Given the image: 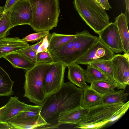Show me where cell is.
Returning <instances> with one entry per match:
<instances>
[{"mask_svg": "<svg viewBox=\"0 0 129 129\" xmlns=\"http://www.w3.org/2000/svg\"><path fill=\"white\" fill-rule=\"evenodd\" d=\"M13 27L10 18V11L4 12L0 18V39L6 37Z\"/></svg>", "mask_w": 129, "mask_h": 129, "instance_id": "26", "label": "cell"}, {"mask_svg": "<svg viewBox=\"0 0 129 129\" xmlns=\"http://www.w3.org/2000/svg\"><path fill=\"white\" fill-rule=\"evenodd\" d=\"M128 93L124 89L115 90L112 92L102 95L101 103L113 104L124 103L128 100Z\"/></svg>", "mask_w": 129, "mask_h": 129, "instance_id": "21", "label": "cell"}, {"mask_svg": "<svg viewBox=\"0 0 129 129\" xmlns=\"http://www.w3.org/2000/svg\"><path fill=\"white\" fill-rule=\"evenodd\" d=\"M126 6V11L125 14L127 23L129 22V0H125Z\"/></svg>", "mask_w": 129, "mask_h": 129, "instance_id": "37", "label": "cell"}, {"mask_svg": "<svg viewBox=\"0 0 129 129\" xmlns=\"http://www.w3.org/2000/svg\"><path fill=\"white\" fill-rule=\"evenodd\" d=\"M28 1L33 15L30 25L34 31H49L56 27L60 12L59 0Z\"/></svg>", "mask_w": 129, "mask_h": 129, "instance_id": "3", "label": "cell"}, {"mask_svg": "<svg viewBox=\"0 0 129 129\" xmlns=\"http://www.w3.org/2000/svg\"><path fill=\"white\" fill-rule=\"evenodd\" d=\"M54 62L48 49L37 53L36 64L41 63H51Z\"/></svg>", "mask_w": 129, "mask_h": 129, "instance_id": "28", "label": "cell"}, {"mask_svg": "<svg viewBox=\"0 0 129 129\" xmlns=\"http://www.w3.org/2000/svg\"><path fill=\"white\" fill-rule=\"evenodd\" d=\"M75 37L67 43L50 51L54 62H60L67 67L76 62L96 42L98 37L87 30L77 32Z\"/></svg>", "mask_w": 129, "mask_h": 129, "instance_id": "2", "label": "cell"}, {"mask_svg": "<svg viewBox=\"0 0 129 129\" xmlns=\"http://www.w3.org/2000/svg\"><path fill=\"white\" fill-rule=\"evenodd\" d=\"M129 107V101L125 103L113 116L109 122H112L119 119L127 111Z\"/></svg>", "mask_w": 129, "mask_h": 129, "instance_id": "29", "label": "cell"}, {"mask_svg": "<svg viewBox=\"0 0 129 129\" xmlns=\"http://www.w3.org/2000/svg\"><path fill=\"white\" fill-rule=\"evenodd\" d=\"M10 18L13 27L22 25H30L33 15L29 1L19 0L10 11Z\"/></svg>", "mask_w": 129, "mask_h": 129, "instance_id": "9", "label": "cell"}, {"mask_svg": "<svg viewBox=\"0 0 129 129\" xmlns=\"http://www.w3.org/2000/svg\"><path fill=\"white\" fill-rule=\"evenodd\" d=\"M98 93L103 95L114 91L115 87L108 81L100 80L94 81L90 86Z\"/></svg>", "mask_w": 129, "mask_h": 129, "instance_id": "25", "label": "cell"}, {"mask_svg": "<svg viewBox=\"0 0 129 129\" xmlns=\"http://www.w3.org/2000/svg\"><path fill=\"white\" fill-rule=\"evenodd\" d=\"M5 109L1 121L7 122L8 120L19 113L29 108L31 105L20 101L16 96L11 97L5 105Z\"/></svg>", "mask_w": 129, "mask_h": 129, "instance_id": "14", "label": "cell"}, {"mask_svg": "<svg viewBox=\"0 0 129 129\" xmlns=\"http://www.w3.org/2000/svg\"><path fill=\"white\" fill-rule=\"evenodd\" d=\"M66 66L60 62L50 64L44 75L43 80L44 92L46 97L59 89L64 83Z\"/></svg>", "mask_w": 129, "mask_h": 129, "instance_id": "7", "label": "cell"}, {"mask_svg": "<svg viewBox=\"0 0 129 129\" xmlns=\"http://www.w3.org/2000/svg\"><path fill=\"white\" fill-rule=\"evenodd\" d=\"M124 103L113 104H101L90 108L87 115L76 125L74 127L76 128L80 126L107 121H109L110 119Z\"/></svg>", "mask_w": 129, "mask_h": 129, "instance_id": "6", "label": "cell"}, {"mask_svg": "<svg viewBox=\"0 0 129 129\" xmlns=\"http://www.w3.org/2000/svg\"><path fill=\"white\" fill-rule=\"evenodd\" d=\"M0 129H13L7 122L0 121Z\"/></svg>", "mask_w": 129, "mask_h": 129, "instance_id": "36", "label": "cell"}, {"mask_svg": "<svg viewBox=\"0 0 129 129\" xmlns=\"http://www.w3.org/2000/svg\"><path fill=\"white\" fill-rule=\"evenodd\" d=\"M44 39V38H42L41 40L33 45L30 46L31 48L34 51L37 52L38 48L42 44Z\"/></svg>", "mask_w": 129, "mask_h": 129, "instance_id": "35", "label": "cell"}, {"mask_svg": "<svg viewBox=\"0 0 129 129\" xmlns=\"http://www.w3.org/2000/svg\"><path fill=\"white\" fill-rule=\"evenodd\" d=\"M29 45L18 37H6L0 39V58L12 53L17 52Z\"/></svg>", "mask_w": 129, "mask_h": 129, "instance_id": "13", "label": "cell"}, {"mask_svg": "<svg viewBox=\"0 0 129 129\" xmlns=\"http://www.w3.org/2000/svg\"><path fill=\"white\" fill-rule=\"evenodd\" d=\"M83 89L70 82L64 83L60 88L47 96L41 106L40 114L48 124L45 129L58 128L61 113L81 106Z\"/></svg>", "mask_w": 129, "mask_h": 129, "instance_id": "1", "label": "cell"}, {"mask_svg": "<svg viewBox=\"0 0 129 129\" xmlns=\"http://www.w3.org/2000/svg\"><path fill=\"white\" fill-rule=\"evenodd\" d=\"M4 12V7H1L0 6V18L2 16Z\"/></svg>", "mask_w": 129, "mask_h": 129, "instance_id": "39", "label": "cell"}, {"mask_svg": "<svg viewBox=\"0 0 129 129\" xmlns=\"http://www.w3.org/2000/svg\"><path fill=\"white\" fill-rule=\"evenodd\" d=\"M114 23L118 28L122 43L123 52L129 53V33L125 13L121 12L116 17Z\"/></svg>", "mask_w": 129, "mask_h": 129, "instance_id": "17", "label": "cell"}, {"mask_svg": "<svg viewBox=\"0 0 129 129\" xmlns=\"http://www.w3.org/2000/svg\"><path fill=\"white\" fill-rule=\"evenodd\" d=\"M115 55L114 53L98 38L96 42L76 63L89 64L94 62L110 60Z\"/></svg>", "mask_w": 129, "mask_h": 129, "instance_id": "8", "label": "cell"}, {"mask_svg": "<svg viewBox=\"0 0 129 129\" xmlns=\"http://www.w3.org/2000/svg\"><path fill=\"white\" fill-rule=\"evenodd\" d=\"M74 7L82 19L99 34L110 23L105 10L95 0H74Z\"/></svg>", "mask_w": 129, "mask_h": 129, "instance_id": "4", "label": "cell"}, {"mask_svg": "<svg viewBox=\"0 0 129 129\" xmlns=\"http://www.w3.org/2000/svg\"><path fill=\"white\" fill-rule=\"evenodd\" d=\"M51 34H49L44 38L43 42L38 48L37 51V54L38 53L43 52L48 49L49 41Z\"/></svg>", "mask_w": 129, "mask_h": 129, "instance_id": "32", "label": "cell"}, {"mask_svg": "<svg viewBox=\"0 0 129 129\" xmlns=\"http://www.w3.org/2000/svg\"><path fill=\"white\" fill-rule=\"evenodd\" d=\"M76 36L75 34L64 35L53 33L49 40L48 50L50 52L72 40Z\"/></svg>", "mask_w": 129, "mask_h": 129, "instance_id": "23", "label": "cell"}, {"mask_svg": "<svg viewBox=\"0 0 129 129\" xmlns=\"http://www.w3.org/2000/svg\"><path fill=\"white\" fill-rule=\"evenodd\" d=\"M87 65V69L84 71L86 82L91 84L94 81L104 80L113 84L107 76L101 71L90 64Z\"/></svg>", "mask_w": 129, "mask_h": 129, "instance_id": "24", "label": "cell"}, {"mask_svg": "<svg viewBox=\"0 0 129 129\" xmlns=\"http://www.w3.org/2000/svg\"><path fill=\"white\" fill-rule=\"evenodd\" d=\"M109 122V121H107L89 124L85 125L79 126L76 128L81 129H99L103 127Z\"/></svg>", "mask_w": 129, "mask_h": 129, "instance_id": "31", "label": "cell"}, {"mask_svg": "<svg viewBox=\"0 0 129 129\" xmlns=\"http://www.w3.org/2000/svg\"><path fill=\"white\" fill-rule=\"evenodd\" d=\"M5 108L6 106L5 105L0 108V121L1 118L4 112Z\"/></svg>", "mask_w": 129, "mask_h": 129, "instance_id": "38", "label": "cell"}, {"mask_svg": "<svg viewBox=\"0 0 129 129\" xmlns=\"http://www.w3.org/2000/svg\"><path fill=\"white\" fill-rule=\"evenodd\" d=\"M17 52L23 54L31 61L36 63L37 54L36 52L31 48L30 46Z\"/></svg>", "mask_w": 129, "mask_h": 129, "instance_id": "30", "label": "cell"}, {"mask_svg": "<svg viewBox=\"0 0 129 129\" xmlns=\"http://www.w3.org/2000/svg\"><path fill=\"white\" fill-rule=\"evenodd\" d=\"M95 0L97 2H98L100 5H101L102 6L100 0Z\"/></svg>", "mask_w": 129, "mask_h": 129, "instance_id": "40", "label": "cell"}, {"mask_svg": "<svg viewBox=\"0 0 129 129\" xmlns=\"http://www.w3.org/2000/svg\"><path fill=\"white\" fill-rule=\"evenodd\" d=\"M49 34V31H39L37 33L30 34L22 40L27 43L29 42L33 43L41 39Z\"/></svg>", "mask_w": 129, "mask_h": 129, "instance_id": "27", "label": "cell"}, {"mask_svg": "<svg viewBox=\"0 0 129 129\" xmlns=\"http://www.w3.org/2000/svg\"><path fill=\"white\" fill-rule=\"evenodd\" d=\"M89 64L98 69L107 76L115 88L125 89L117 81L115 78L111 60L94 62Z\"/></svg>", "mask_w": 129, "mask_h": 129, "instance_id": "20", "label": "cell"}, {"mask_svg": "<svg viewBox=\"0 0 129 129\" xmlns=\"http://www.w3.org/2000/svg\"><path fill=\"white\" fill-rule=\"evenodd\" d=\"M25 0V1H28V0Z\"/></svg>", "mask_w": 129, "mask_h": 129, "instance_id": "41", "label": "cell"}, {"mask_svg": "<svg viewBox=\"0 0 129 129\" xmlns=\"http://www.w3.org/2000/svg\"><path fill=\"white\" fill-rule=\"evenodd\" d=\"M129 53L115 54L111 59L115 78L125 89L129 85Z\"/></svg>", "mask_w": 129, "mask_h": 129, "instance_id": "11", "label": "cell"}, {"mask_svg": "<svg viewBox=\"0 0 129 129\" xmlns=\"http://www.w3.org/2000/svg\"><path fill=\"white\" fill-rule=\"evenodd\" d=\"M20 0H6L4 7V12L10 11Z\"/></svg>", "mask_w": 129, "mask_h": 129, "instance_id": "33", "label": "cell"}, {"mask_svg": "<svg viewBox=\"0 0 129 129\" xmlns=\"http://www.w3.org/2000/svg\"><path fill=\"white\" fill-rule=\"evenodd\" d=\"M7 122L13 129H45L48 125L40 114L34 117L14 116Z\"/></svg>", "mask_w": 129, "mask_h": 129, "instance_id": "12", "label": "cell"}, {"mask_svg": "<svg viewBox=\"0 0 129 129\" xmlns=\"http://www.w3.org/2000/svg\"><path fill=\"white\" fill-rule=\"evenodd\" d=\"M4 58L8 61L14 67L23 69L26 71L29 70L36 64L24 55L18 52L11 53Z\"/></svg>", "mask_w": 129, "mask_h": 129, "instance_id": "18", "label": "cell"}, {"mask_svg": "<svg viewBox=\"0 0 129 129\" xmlns=\"http://www.w3.org/2000/svg\"><path fill=\"white\" fill-rule=\"evenodd\" d=\"M100 1L102 6L105 10L108 11L112 8L108 0H100Z\"/></svg>", "mask_w": 129, "mask_h": 129, "instance_id": "34", "label": "cell"}, {"mask_svg": "<svg viewBox=\"0 0 129 129\" xmlns=\"http://www.w3.org/2000/svg\"><path fill=\"white\" fill-rule=\"evenodd\" d=\"M14 82L9 74L0 66V96H8L13 95L12 88Z\"/></svg>", "mask_w": 129, "mask_h": 129, "instance_id": "22", "label": "cell"}, {"mask_svg": "<svg viewBox=\"0 0 129 129\" xmlns=\"http://www.w3.org/2000/svg\"><path fill=\"white\" fill-rule=\"evenodd\" d=\"M83 91L81 106L90 108L101 103L102 95L100 94L88 86L83 89Z\"/></svg>", "mask_w": 129, "mask_h": 129, "instance_id": "19", "label": "cell"}, {"mask_svg": "<svg viewBox=\"0 0 129 129\" xmlns=\"http://www.w3.org/2000/svg\"><path fill=\"white\" fill-rule=\"evenodd\" d=\"M89 109L80 106L74 109L62 113L59 115L58 122L60 125L67 124L76 125L87 115Z\"/></svg>", "mask_w": 129, "mask_h": 129, "instance_id": "15", "label": "cell"}, {"mask_svg": "<svg viewBox=\"0 0 129 129\" xmlns=\"http://www.w3.org/2000/svg\"><path fill=\"white\" fill-rule=\"evenodd\" d=\"M98 35L100 40L114 53L124 51L118 28L114 22H110Z\"/></svg>", "mask_w": 129, "mask_h": 129, "instance_id": "10", "label": "cell"}, {"mask_svg": "<svg viewBox=\"0 0 129 129\" xmlns=\"http://www.w3.org/2000/svg\"><path fill=\"white\" fill-rule=\"evenodd\" d=\"M51 63H36L25 72L23 96L36 105L41 106L46 99L43 80L46 72Z\"/></svg>", "mask_w": 129, "mask_h": 129, "instance_id": "5", "label": "cell"}, {"mask_svg": "<svg viewBox=\"0 0 129 129\" xmlns=\"http://www.w3.org/2000/svg\"><path fill=\"white\" fill-rule=\"evenodd\" d=\"M67 67L68 78L71 83L82 89L88 86L86 83L85 70L79 64L74 63Z\"/></svg>", "mask_w": 129, "mask_h": 129, "instance_id": "16", "label": "cell"}]
</instances>
